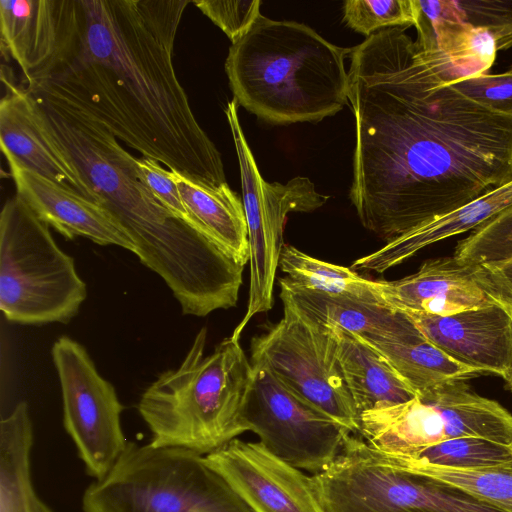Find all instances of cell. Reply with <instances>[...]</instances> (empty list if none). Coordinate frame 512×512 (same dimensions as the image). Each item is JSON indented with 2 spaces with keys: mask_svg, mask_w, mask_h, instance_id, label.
<instances>
[{
  "mask_svg": "<svg viewBox=\"0 0 512 512\" xmlns=\"http://www.w3.org/2000/svg\"><path fill=\"white\" fill-rule=\"evenodd\" d=\"M392 27L350 50L349 198L385 242L512 180V116L460 94L462 74Z\"/></svg>",
  "mask_w": 512,
  "mask_h": 512,
  "instance_id": "1",
  "label": "cell"
},
{
  "mask_svg": "<svg viewBox=\"0 0 512 512\" xmlns=\"http://www.w3.org/2000/svg\"><path fill=\"white\" fill-rule=\"evenodd\" d=\"M190 0H76L54 60L24 88L80 111L117 139L199 184H228L172 61Z\"/></svg>",
  "mask_w": 512,
  "mask_h": 512,
  "instance_id": "2",
  "label": "cell"
},
{
  "mask_svg": "<svg viewBox=\"0 0 512 512\" xmlns=\"http://www.w3.org/2000/svg\"><path fill=\"white\" fill-rule=\"evenodd\" d=\"M30 95L87 198L127 233L141 263L164 280L182 313L203 317L236 306L244 266L159 202L141 179L136 157L105 126L80 111Z\"/></svg>",
  "mask_w": 512,
  "mask_h": 512,
  "instance_id": "3",
  "label": "cell"
},
{
  "mask_svg": "<svg viewBox=\"0 0 512 512\" xmlns=\"http://www.w3.org/2000/svg\"><path fill=\"white\" fill-rule=\"evenodd\" d=\"M350 50L303 23L261 14L231 44L225 71L236 103L259 119L316 123L348 104Z\"/></svg>",
  "mask_w": 512,
  "mask_h": 512,
  "instance_id": "4",
  "label": "cell"
},
{
  "mask_svg": "<svg viewBox=\"0 0 512 512\" xmlns=\"http://www.w3.org/2000/svg\"><path fill=\"white\" fill-rule=\"evenodd\" d=\"M207 328L181 365L162 372L143 392L138 410L150 444L210 454L248 431L243 408L253 367L239 339H223L205 356Z\"/></svg>",
  "mask_w": 512,
  "mask_h": 512,
  "instance_id": "5",
  "label": "cell"
},
{
  "mask_svg": "<svg viewBox=\"0 0 512 512\" xmlns=\"http://www.w3.org/2000/svg\"><path fill=\"white\" fill-rule=\"evenodd\" d=\"M84 512H253L204 455L128 442L111 470L91 483Z\"/></svg>",
  "mask_w": 512,
  "mask_h": 512,
  "instance_id": "6",
  "label": "cell"
},
{
  "mask_svg": "<svg viewBox=\"0 0 512 512\" xmlns=\"http://www.w3.org/2000/svg\"><path fill=\"white\" fill-rule=\"evenodd\" d=\"M87 296L74 260L16 194L0 214V309L12 322L68 323Z\"/></svg>",
  "mask_w": 512,
  "mask_h": 512,
  "instance_id": "7",
  "label": "cell"
},
{
  "mask_svg": "<svg viewBox=\"0 0 512 512\" xmlns=\"http://www.w3.org/2000/svg\"><path fill=\"white\" fill-rule=\"evenodd\" d=\"M310 478L323 512H506L391 461L359 434H350L330 466Z\"/></svg>",
  "mask_w": 512,
  "mask_h": 512,
  "instance_id": "8",
  "label": "cell"
},
{
  "mask_svg": "<svg viewBox=\"0 0 512 512\" xmlns=\"http://www.w3.org/2000/svg\"><path fill=\"white\" fill-rule=\"evenodd\" d=\"M358 434L391 458H406L458 437L512 445V415L465 381H454L419 392L406 403L363 412Z\"/></svg>",
  "mask_w": 512,
  "mask_h": 512,
  "instance_id": "9",
  "label": "cell"
},
{
  "mask_svg": "<svg viewBox=\"0 0 512 512\" xmlns=\"http://www.w3.org/2000/svg\"><path fill=\"white\" fill-rule=\"evenodd\" d=\"M283 317L252 338L251 363L266 366L288 389L346 427L359 431V415L337 356L331 327L280 293Z\"/></svg>",
  "mask_w": 512,
  "mask_h": 512,
  "instance_id": "10",
  "label": "cell"
},
{
  "mask_svg": "<svg viewBox=\"0 0 512 512\" xmlns=\"http://www.w3.org/2000/svg\"><path fill=\"white\" fill-rule=\"evenodd\" d=\"M238 104L233 99L225 109L240 167L243 207L248 230L250 285L247 311L231 336L240 339L249 321L270 310L274 284L284 246L283 232L290 212H312L329 196L317 192L307 177L297 176L287 183L265 181L241 128Z\"/></svg>",
  "mask_w": 512,
  "mask_h": 512,
  "instance_id": "11",
  "label": "cell"
},
{
  "mask_svg": "<svg viewBox=\"0 0 512 512\" xmlns=\"http://www.w3.org/2000/svg\"><path fill=\"white\" fill-rule=\"evenodd\" d=\"M252 367L243 408L247 430L270 453L298 469L312 475L327 469L353 433L288 389L266 366Z\"/></svg>",
  "mask_w": 512,
  "mask_h": 512,
  "instance_id": "12",
  "label": "cell"
},
{
  "mask_svg": "<svg viewBox=\"0 0 512 512\" xmlns=\"http://www.w3.org/2000/svg\"><path fill=\"white\" fill-rule=\"evenodd\" d=\"M51 354L61 387L64 427L87 473L100 480L128 443L120 420L124 406L114 386L98 373L80 343L61 336L54 342Z\"/></svg>",
  "mask_w": 512,
  "mask_h": 512,
  "instance_id": "13",
  "label": "cell"
},
{
  "mask_svg": "<svg viewBox=\"0 0 512 512\" xmlns=\"http://www.w3.org/2000/svg\"><path fill=\"white\" fill-rule=\"evenodd\" d=\"M205 458L253 512H323L310 476L260 442L236 438Z\"/></svg>",
  "mask_w": 512,
  "mask_h": 512,
  "instance_id": "14",
  "label": "cell"
},
{
  "mask_svg": "<svg viewBox=\"0 0 512 512\" xmlns=\"http://www.w3.org/2000/svg\"><path fill=\"white\" fill-rule=\"evenodd\" d=\"M405 313L429 341L453 360L510 382L512 318L496 302L451 315Z\"/></svg>",
  "mask_w": 512,
  "mask_h": 512,
  "instance_id": "15",
  "label": "cell"
},
{
  "mask_svg": "<svg viewBox=\"0 0 512 512\" xmlns=\"http://www.w3.org/2000/svg\"><path fill=\"white\" fill-rule=\"evenodd\" d=\"M8 164L16 194L40 220L64 237H84L99 245L136 252L131 238L99 204L15 163Z\"/></svg>",
  "mask_w": 512,
  "mask_h": 512,
  "instance_id": "16",
  "label": "cell"
},
{
  "mask_svg": "<svg viewBox=\"0 0 512 512\" xmlns=\"http://www.w3.org/2000/svg\"><path fill=\"white\" fill-rule=\"evenodd\" d=\"M76 0H0L2 50L25 81L57 56L74 22Z\"/></svg>",
  "mask_w": 512,
  "mask_h": 512,
  "instance_id": "17",
  "label": "cell"
},
{
  "mask_svg": "<svg viewBox=\"0 0 512 512\" xmlns=\"http://www.w3.org/2000/svg\"><path fill=\"white\" fill-rule=\"evenodd\" d=\"M376 284L383 300L403 312L451 315L493 303L472 269L454 257L427 260L411 275Z\"/></svg>",
  "mask_w": 512,
  "mask_h": 512,
  "instance_id": "18",
  "label": "cell"
},
{
  "mask_svg": "<svg viewBox=\"0 0 512 512\" xmlns=\"http://www.w3.org/2000/svg\"><path fill=\"white\" fill-rule=\"evenodd\" d=\"M2 80L6 83V94L0 101V144L7 162L87 198L78 176L47 134L34 98L24 87Z\"/></svg>",
  "mask_w": 512,
  "mask_h": 512,
  "instance_id": "19",
  "label": "cell"
},
{
  "mask_svg": "<svg viewBox=\"0 0 512 512\" xmlns=\"http://www.w3.org/2000/svg\"><path fill=\"white\" fill-rule=\"evenodd\" d=\"M280 293L327 326L350 332L367 344L398 341L419 329L403 311L385 302L329 295L302 289L279 279Z\"/></svg>",
  "mask_w": 512,
  "mask_h": 512,
  "instance_id": "20",
  "label": "cell"
},
{
  "mask_svg": "<svg viewBox=\"0 0 512 512\" xmlns=\"http://www.w3.org/2000/svg\"><path fill=\"white\" fill-rule=\"evenodd\" d=\"M510 206H512V180L414 228L386 243L379 250L356 259L351 268L355 271L383 273L431 244L476 229Z\"/></svg>",
  "mask_w": 512,
  "mask_h": 512,
  "instance_id": "21",
  "label": "cell"
},
{
  "mask_svg": "<svg viewBox=\"0 0 512 512\" xmlns=\"http://www.w3.org/2000/svg\"><path fill=\"white\" fill-rule=\"evenodd\" d=\"M416 44L444 56L464 78L487 73L498 52L493 37L461 21L446 0H416Z\"/></svg>",
  "mask_w": 512,
  "mask_h": 512,
  "instance_id": "22",
  "label": "cell"
},
{
  "mask_svg": "<svg viewBox=\"0 0 512 512\" xmlns=\"http://www.w3.org/2000/svg\"><path fill=\"white\" fill-rule=\"evenodd\" d=\"M329 327L335 334L338 360L359 416L417 396L379 351L350 332Z\"/></svg>",
  "mask_w": 512,
  "mask_h": 512,
  "instance_id": "23",
  "label": "cell"
},
{
  "mask_svg": "<svg viewBox=\"0 0 512 512\" xmlns=\"http://www.w3.org/2000/svg\"><path fill=\"white\" fill-rule=\"evenodd\" d=\"M182 201L198 231L243 266L249 261L243 202L228 184L213 188L171 171Z\"/></svg>",
  "mask_w": 512,
  "mask_h": 512,
  "instance_id": "24",
  "label": "cell"
},
{
  "mask_svg": "<svg viewBox=\"0 0 512 512\" xmlns=\"http://www.w3.org/2000/svg\"><path fill=\"white\" fill-rule=\"evenodd\" d=\"M32 444L29 409L22 401L0 423V512H51L32 485Z\"/></svg>",
  "mask_w": 512,
  "mask_h": 512,
  "instance_id": "25",
  "label": "cell"
},
{
  "mask_svg": "<svg viewBox=\"0 0 512 512\" xmlns=\"http://www.w3.org/2000/svg\"><path fill=\"white\" fill-rule=\"evenodd\" d=\"M370 346L390 362L416 393L483 374L450 358L420 330L398 341L380 342Z\"/></svg>",
  "mask_w": 512,
  "mask_h": 512,
  "instance_id": "26",
  "label": "cell"
},
{
  "mask_svg": "<svg viewBox=\"0 0 512 512\" xmlns=\"http://www.w3.org/2000/svg\"><path fill=\"white\" fill-rule=\"evenodd\" d=\"M279 267L290 284L329 295L385 302L376 280L363 277L351 267L314 258L292 245L283 246ZM386 303V302H385Z\"/></svg>",
  "mask_w": 512,
  "mask_h": 512,
  "instance_id": "27",
  "label": "cell"
},
{
  "mask_svg": "<svg viewBox=\"0 0 512 512\" xmlns=\"http://www.w3.org/2000/svg\"><path fill=\"white\" fill-rule=\"evenodd\" d=\"M386 457L409 468L472 470L512 462V445L480 437H458L428 446L406 458Z\"/></svg>",
  "mask_w": 512,
  "mask_h": 512,
  "instance_id": "28",
  "label": "cell"
},
{
  "mask_svg": "<svg viewBox=\"0 0 512 512\" xmlns=\"http://www.w3.org/2000/svg\"><path fill=\"white\" fill-rule=\"evenodd\" d=\"M468 268L499 264L512 259V206L498 213L467 238L453 256Z\"/></svg>",
  "mask_w": 512,
  "mask_h": 512,
  "instance_id": "29",
  "label": "cell"
},
{
  "mask_svg": "<svg viewBox=\"0 0 512 512\" xmlns=\"http://www.w3.org/2000/svg\"><path fill=\"white\" fill-rule=\"evenodd\" d=\"M410 469L458 486L506 512H512V462L472 470L434 467Z\"/></svg>",
  "mask_w": 512,
  "mask_h": 512,
  "instance_id": "30",
  "label": "cell"
},
{
  "mask_svg": "<svg viewBox=\"0 0 512 512\" xmlns=\"http://www.w3.org/2000/svg\"><path fill=\"white\" fill-rule=\"evenodd\" d=\"M416 0H348L343 20L348 27L367 37L387 28L415 26Z\"/></svg>",
  "mask_w": 512,
  "mask_h": 512,
  "instance_id": "31",
  "label": "cell"
},
{
  "mask_svg": "<svg viewBox=\"0 0 512 512\" xmlns=\"http://www.w3.org/2000/svg\"><path fill=\"white\" fill-rule=\"evenodd\" d=\"M454 14L475 28L485 29L497 50L512 46V0L448 1Z\"/></svg>",
  "mask_w": 512,
  "mask_h": 512,
  "instance_id": "32",
  "label": "cell"
},
{
  "mask_svg": "<svg viewBox=\"0 0 512 512\" xmlns=\"http://www.w3.org/2000/svg\"><path fill=\"white\" fill-rule=\"evenodd\" d=\"M469 100L499 114L512 116V72L479 74L450 82Z\"/></svg>",
  "mask_w": 512,
  "mask_h": 512,
  "instance_id": "33",
  "label": "cell"
},
{
  "mask_svg": "<svg viewBox=\"0 0 512 512\" xmlns=\"http://www.w3.org/2000/svg\"><path fill=\"white\" fill-rule=\"evenodd\" d=\"M193 3L232 43L246 34L261 15L259 0H197Z\"/></svg>",
  "mask_w": 512,
  "mask_h": 512,
  "instance_id": "34",
  "label": "cell"
},
{
  "mask_svg": "<svg viewBox=\"0 0 512 512\" xmlns=\"http://www.w3.org/2000/svg\"><path fill=\"white\" fill-rule=\"evenodd\" d=\"M135 163L141 179L159 202L177 218L196 229L182 201L171 170L163 168L161 163L144 156L136 157Z\"/></svg>",
  "mask_w": 512,
  "mask_h": 512,
  "instance_id": "35",
  "label": "cell"
},
{
  "mask_svg": "<svg viewBox=\"0 0 512 512\" xmlns=\"http://www.w3.org/2000/svg\"><path fill=\"white\" fill-rule=\"evenodd\" d=\"M471 269L487 297L504 308L512 318V287L483 267ZM508 384L512 391V378Z\"/></svg>",
  "mask_w": 512,
  "mask_h": 512,
  "instance_id": "36",
  "label": "cell"
},
{
  "mask_svg": "<svg viewBox=\"0 0 512 512\" xmlns=\"http://www.w3.org/2000/svg\"><path fill=\"white\" fill-rule=\"evenodd\" d=\"M479 267L485 268L504 283L512 287V259L495 265Z\"/></svg>",
  "mask_w": 512,
  "mask_h": 512,
  "instance_id": "37",
  "label": "cell"
},
{
  "mask_svg": "<svg viewBox=\"0 0 512 512\" xmlns=\"http://www.w3.org/2000/svg\"><path fill=\"white\" fill-rule=\"evenodd\" d=\"M508 71H511L512 72V64L510 65Z\"/></svg>",
  "mask_w": 512,
  "mask_h": 512,
  "instance_id": "38",
  "label": "cell"
}]
</instances>
